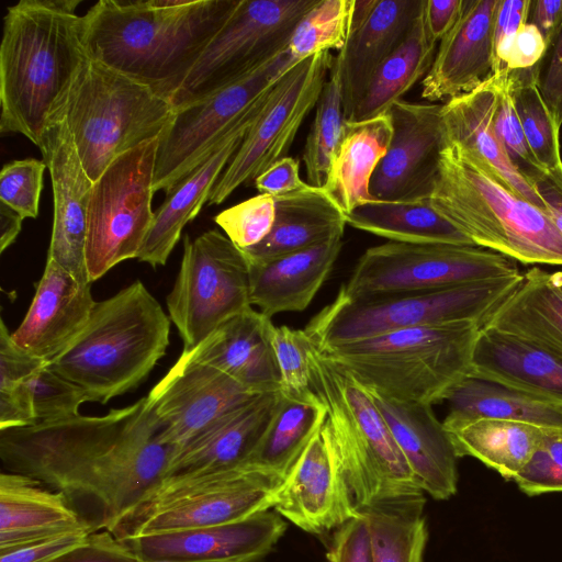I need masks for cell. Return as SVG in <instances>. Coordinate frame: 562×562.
Returning a JSON list of instances; mask_svg holds the SVG:
<instances>
[{
    "label": "cell",
    "mask_w": 562,
    "mask_h": 562,
    "mask_svg": "<svg viewBox=\"0 0 562 562\" xmlns=\"http://www.w3.org/2000/svg\"><path fill=\"white\" fill-rule=\"evenodd\" d=\"M310 342L304 329L273 327L272 347L280 373V391L286 397L306 398L314 394L308 362Z\"/></svg>",
    "instance_id": "cell-47"
},
{
    "label": "cell",
    "mask_w": 562,
    "mask_h": 562,
    "mask_svg": "<svg viewBox=\"0 0 562 562\" xmlns=\"http://www.w3.org/2000/svg\"><path fill=\"white\" fill-rule=\"evenodd\" d=\"M80 0H21L3 18L0 133L37 147L88 59Z\"/></svg>",
    "instance_id": "cell-3"
},
{
    "label": "cell",
    "mask_w": 562,
    "mask_h": 562,
    "mask_svg": "<svg viewBox=\"0 0 562 562\" xmlns=\"http://www.w3.org/2000/svg\"><path fill=\"white\" fill-rule=\"evenodd\" d=\"M159 137L115 158L93 182L87 223L89 282L137 259L154 221L151 209Z\"/></svg>",
    "instance_id": "cell-11"
},
{
    "label": "cell",
    "mask_w": 562,
    "mask_h": 562,
    "mask_svg": "<svg viewBox=\"0 0 562 562\" xmlns=\"http://www.w3.org/2000/svg\"><path fill=\"white\" fill-rule=\"evenodd\" d=\"M557 273H558V277H559V279H560L561 283H562V268L558 269Z\"/></svg>",
    "instance_id": "cell-64"
},
{
    "label": "cell",
    "mask_w": 562,
    "mask_h": 562,
    "mask_svg": "<svg viewBox=\"0 0 562 562\" xmlns=\"http://www.w3.org/2000/svg\"><path fill=\"white\" fill-rule=\"evenodd\" d=\"M272 508L313 535L336 530L359 514L325 422L284 477Z\"/></svg>",
    "instance_id": "cell-18"
},
{
    "label": "cell",
    "mask_w": 562,
    "mask_h": 562,
    "mask_svg": "<svg viewBox=\"0 0 562 562\" xmlns=\"http://www.w3.org/2000/svg\"><path fill=\"white\" fill-rule=\"evenodd\" d=\"M285 530L284 519L268 509L234 522L120 540L139 560L258 562Z\"/></svg>",
    "instance_id": "cell-21"
},
{
    "label": "cell",
    "mask_w": 562,
    "mask_h": 562,
    "mask_svg": "<svg viewBox=\"0 0 562 562\" xmlns=\"http://www.w3.org/2000/svg\"><path fill=\"white\" fill-rule=\"evenodd\" d=\"M501 95V78L494 74L474 90L441 105L448 143L459 145L483 170L516 195L546 214L547 206L535 188L515 169L494 130Z\"/></svg>",
    "instance_id": "cell-25"
},
{
    "label": "cell",
    "mask_w": 562,
    "mask_h": 562,
    "mask_svg": "<svg viewBox=\"0 0 562 562\" xmlns=\"http://www.w3.org/2000/svg\"><path fill=\"white\" fill-rule=\"evenodd\" d=\"M318 0H239L171 98L176 110L243 79L288 48Z\"/></svg>",
    "instance_id": "cell-13"
},
{
    "label": "cell",
    "mask_w": 562,
    "mask_h": 562,
    "mask_svg": "<svg viewBox=\"0 0 562 562\" xmlns=\"http://www.w3.org/2000/svg\"><path fill=\"white\" fill-rule=\"evenodd\" d=\"M282 394V393H281ZM327 409L315 394L292 398L282 394L279 406L247 464L282 480L324 424Z\"/></svg>",
    "instance_id": "cell-40"
},
{
    "label": "cell",
    "mask_w": 562,
    "mask_h": 562,
    "mask_svg": "<svg viewBox=\"0 0 562 562\" xmlns=\"http://www.w3.org/2000/svg\"><path fill=\"white\" fill-rule=\"evenodd\" d=\"M463 0H424V21L429 36L437 43L453 27Z\"/></svg>",
    "instance_id": "cell-59"
},
{
    "label": "cell",
    "mask_w": 562,
    "mask_h": 562,
    "mask_svg": "<svg viewBox=\"0 0 562 562\" xmlns=\"http://www.w3.org/2000/svg\"><path fill=\"white\" fill-rule=\"evenodd\" d=\"M334 55L323 52L295 65L271 89L260 114L213 187L207 205L222 204L286 157L307 114L315 108Z\"/></svg>",
    "instance_id": "cell-16"
},
{
    "label": "cell",
    "mask_w": 562,
    "mask_h": 562,
    "mask_svg": "<svg viewBox=\"0 0 562 562\" xmlns=\"http://www.w3.org/2000/svg\"><path fill=\"white\" fill-rule=\"evenodd\" d=\"M80 529L93 531L63 493L27 475L0 474V550Z\"/></svg>",
    "instance_id": "cell-32"
},
{
    "label": "cell",
    "mask_w": 562,
    "mask_h": 562,
    "mask_svg": "<svg viewBox=\"0 0 562 562\" xmlns=\"http://www.w3.org/2000/svg\"><path fill=\"white\" fill-rule=\"evenodd\" d=\"M281 396V391L256 394L223 414L175 451L166 477L247 464Z\"/></svg>",
    "instance_id": "cell-26"
},
{
    "label": "cell",
    "mask_w": 562,
    "mask_h": 562,
    "mask_svg": "<svg viewBox=\"0 0 562 562\" xmlns=\"http://www.w3.org/2000/svg\"><path fill=\"white\" fill-rule=\"evenodd\" d=\"M484 326L527 340L562 358V283L557 271L532 266Z\"/></svg>",
    "instance_id": "cell-34"
},
{
    "label": "cell",
    "mask_w": 562,
    "mask_h": 562,
    "mask_svg": "<svg viewBox=\"0 0 562 562\" xmlns=\"http://www.w3.org/2000/svg\"><path fill=\"white\" fill-rule=\"evenodd\" d=\"M499 0H463L453 27L441 38L422 80V98L447 102L468 93L496 71L495 18Z\"/></svg>",
    "instance_id": "cell-22"
},
{
    "label": "cell",
    "mask_w": 562,
    "mask_h": 562,
    "mask_svg": "<svg viewBox=\"0 0 562 562\" xmlns=\"http://www.w3.org/2000/svg\"><path fill=\"white\" fill-rule=\"evenodd\" d=\"M90 284L78 281L47 259L31 305L20 326L11 333L14 342L47 362L57 357L78 336L91 315L97 302Z\"/></svg>",
    "instance_id": "cell-23"
},
{
    "label": "cell",
    "mask_w": 562,
    "mask_h": 562,
    "mask_svg": "<svg viewBox=\"0 0 562 562\" xmlns=\"http://www.w3.org/2000/svg\"><path fill=\"white\" fill-rule=\"evenodd\" d=\"M480 328L475 323L422 326L316 348L370 390L432 405L469 376Z\"/></svg>",
    "instance_id": "cell-7"
},
{
    "label": "cell",
    "mask_w": 562,
    "mask_h": 562,
    "mask_svg": "<svg viewBox=\"0 0 562 562\" xmlns=\"http://www.w3.org/2000/svg\"><path fill=\"white\" fill-rule=\"evenodd\" d=\"M273 327L270 317L251 306L225 321L187 352L193 360L227 374L251 394L280 391Z\"/></svg>",
    "instance_id": "cell-27"
},
{
    "label": "cell",
    "mask_w": 562,
    "mask_h": 562,
    "mask_svg": "<svg viewBox=\"0 0 562 562\" xmlns=\"http://www.w3.org/2000/svg\"><path fill=\"white\" fill-rule=\"evenodd\" d=\"M392 137L389 113L363 121H345L342 136L323 188L346 215L372 200V176L386 155Z\"/></svg>",
    "instance_id": "cell-36"
},
{
    "label": "cell",
    "mask_w": 562,
    "mask_h": 562,
    "mask_svg": "<svg viewBox=\"0 0 562 562\" xmlns=\"http://www.w3.org/2000/svg\"><path fill=\"white\" fill-rule=\"evenodd\" d=\"M49 171L54 217L47 259L78 281L90 283L86 265L88 207L92 181L63 120L45 131L38 146Z\"/></svg>",
    "instance_id": "cell-20"
},
{
    "label": "cell",
    "mask_w": 562,
    "mask_h": 562,
    "mask_svg": "<svg viewBox=\"0 0 562 562\" xmlns=\"http://www.w3.org/2000/svg\"><path fill=\"white\" fill-rule=\"evenodd\" d=\"M29 385L36 424L75 417L79 415V407L90 402L80 386L54 372L47 364L32 374Z\"/></svg>",
    "instance_id": "cell-46"
},
{
    "label": "cell",
    "mask_w": 562,
    "mask_h": 562,
    "mask_svg": "<svg viewBox=\"0 0 562 562\" xmlns=\"http://www.w3.org/2000/svg\"><path fill=\"white\" fill-rule=\"evenodd\" d=\"M436 47L437 42L426 30L422 10L406 38L376 71L351 121L386 114L416 82L425 78L435 59Z\"/></svg>",
    "instance_id": "cell-39"
},
{
    "label": "cell",
    "mask_w": 562,
    "mask_h": 562,
    "mask_svg": "<svg viewBox=\"0 0 562 562\" xmlns=\"http://www.w3.org/2000/svg\"><path fill=\"white\" fill-rule=\"evenodd\" d=\"M166 302L183 350L194 349L225 321L251 307L244 252L217 229L194 239L186 235L179 272Z\"/></svg>",
    "instance_id": "cell-14"
},
{
    "label": "cell",
    "mask_w": 562,
    "mask_h": 562,
    "mask_svg": "<svg viewBox=\"0 0 562 562\" xmlns=\"http://www.w3.org/2000/svg\"><path fill=\"white\" fill-rule=\"evenodd\" d=\"M537 89L553 115L562 125V26L547 44L539 63L533 67Z\"/></svg>",
    "instance_id": "cell-52"
},
{
    "label": "cell",
    "mask_w": 562,
    "mask_h": 562,
    "mask_svg": "<svg viewBox=\"0 0 562 562\" xmlns=\"http://www.w3.org/2000/svg\"><path fill=\"white\" fill-rule=\"evenodd\" d=\"M175 451L147 397L102 416L0 430L8 472L63 493L93 531L136 508L166 477Z\"/></svg>",
    "instance_id": "cell-1"
},
{
    "label": "cell",
    "mask_w": 562,
    "mask_h": 562,
    "mask_svg": "<svg viewBox=\"0 0 562 562\" xmlns=\"http://www.w3.org/2000/svg\"><path fill=\"white\" fill-rule=\"evenodd\" d=\"M524 272L432 291L336 299L319 311L305 333L319 349L386 333L451 323L481 327L517 290Z\"/></svg>",
    "instance_id": "cell-9"
},
{
    "label": "cell",
    "mask_w": 562,
    "mask_h": 562,
    "mask_svg": "<svg viewBox=\"0 0 562 562\" xmlns=\"http://www.w3.org/2000/svg\"><path fill=\"white\" fill-rule=\"evenodd\" d=\"M271 89L255 102L245 120L217 148L166 194V199L155 211L153 224L137 257L139 261L154 268L166 265L184 226L207 203L213 187L260 114Z\"/></svg>",
    "instance_id": "cell-29"
},
{
    "label": "cell",
    "mask_w": 562,
    "mask_h": 562,
    "mask_svg": "<svg viewBox=\"0 0 562 562\" xmlns=\"http://www.w3.org/2000/svg\"><path fill=\"white\" fill-rule=\"evenodd\" d=\"M509 89L527 143L538 162L551 170L562 166L560 126L535 83L533 67L509 70Z\"/></svg>",
    "instance_id": "cell-44"
},
{
    "label": "cell",
    "mask_w": 562,
    "mask_h": 562,
    "mask_svg": "<svg viewBox=\"0 0 562 562\" xmlns=\"http://www.w3.org/2000/svg\"><path fill=\"white\" fill-rule=\"evenodd\" d=\"M342 237L249 265V299L262 314L305 310L328 278L342 247Z\"/></svg>",
    "instance_id": "cell-31"
},
{
    "label": "cell",
    "mask_w": 562,
    "mask_h": 562,
    "mask_svg": "<svg viewBox=\"0 0 562 562\" xmlns=\"http://www.w3.org/2000/svg\"><path fill=\"white\" fill-rule=\"evenodd\" d=\"M292 68L285 49L243 79L176 110L172 121L159 136L154 191L171 192Z\"/></svg>",
    "instance_id": "cell-15"
},
{
    "label": "cell",
    "mask_w": 562,
    "mask_h": 562,
    "mask_svg": "<svg viewBox=\"0 0 562 562\" xmlns=\"http://www.w3.org/2000/svg\"><path fill=\"white\" fill-rule=\"evenodd\" d=\"M532 186L544 202L551 222L562 236V166L544 170Z\"/></svg>",
    "instance_id": "cell-60"
},
{
    "label": "cell",
    "mask_w": 562,
    "mask_h": 562,
    "mask_svg": "<svg viewBox=\"0 0 562 562\" xmlns=\"http://www.w3.org/2000/svg\"><path fill=\"white\" fill-rule=\"evenodd\" d=\"M430 205L475 246L517 262L562 268V236L548 214L483 170L448 143Z\"/></svg>",
    "instance_id": "cell-5"
},
{
    "label": "cell",
    "mask_w": 562,
    "mask_h": 562,
    "mask_svg": "<svg viewBox=\"0 0 562 562\" xmlns=\"http://www.w3.org/2000/svg\"><path fill=\"white\" fill-rule=\"evenodd\" d=\"M23 217L3 203H0V251L3 252L16 239L22 228Z\"/></svg>",
    "instance_id": "cell-62"
},
{
    "label": "cell",
    "mask_w": 562,
    "mask_h": 562,
    "mask_svg": "<svg viewBox=\"0 0 562 562\" xmlns=\"http://www.w3.org/2000/svg\"><path fill=\"white\" fill-rule=\"evenodd\" d=\"M527 23L536 25L548 44L562 26V0H531Z\"/></svg>",
    "instance_id": "cell-61"
},
{
    "label": "cell",
    "mask_w": 562,
    "mask_h": 562,
    "mask_svg": "<svg viewBox=\"0 0 562 562\" xmlns=\"http://www.w3.org/2000/svg\"><path fill=\"white\" fill-rule=\"evenodd\" d=\"M252 395L227 374L182 350L146 397L162 428L164 441L177 450Z\"/></svg>",
    "instance_id": "cell-19"
},
{
    "label": "cell",
    "mask_w": 562,
    "mask_h": 562,
    "mask_svg": "<svg viewBox=\"0 0 562 562\" xmlns=\"http://www.w3.org/2000/svg\"><path fill=\"white\" fill-rule=\"evenodd\" d=\"M531 0H499L494 31L496 71L507 70L506 61L518 30L528 22Z\"/></svg>",
    "instance_id": "cell-56"
},
{
    "label": "cell",
    "mask_w": 562,
    "mask_h": 562,
    "mask_svg": "<svg viewBox=\"0 0 562 562\" xmlns=\"http://www.w3.org/2000/svg\"><path fill=\"white\" fill-rule=\"evenodd\" d=\"M238 2L100 0L82 15L87 56L171 100Z\"/></svg>",
    "instance_id": "cell-2"
},
{
    "label": "cell",
    "mask_w": 562,
    "mask_h": 562,
    "mask_svg": "<svg viewBox=\"0 0 562 562\" xmlns=\"http://www.w3.org/2000/svg\"><path fill=\"white\" fill-rule=\"evenodd\" d=\"M326 558L327 562H373L371 532L363 513L335 530Z\"/></svg>",
    "instance_id": "cell-53"
},
{
    "label": "cell",
    "mask_w": 562,
    "mask_h": 562,
    "mask_svg": "<svg viewBox=\"0 0 562 562\" xmlns=\"http://www.w3.org/2000/svg\"><path fill=\"white\" fill-rule=\"evenodd\" d=\"M469 376L562 406V358L492 327L477 333Z\"/></svg>",
    "instance_id": "cell-30"
},
{
    "label": "cell",
    "mask_w": 562,
    "mask_h": 562,
    "mask_svg": "<svg viewBox=\"0 0 562 562\" xmlns=\"http://www.w3.org/2000/svg\"><path fill=\"white\" fill-rule=\"evenodd\" d=\"M441 105L402 99L391 106L392 137L370 182L372 200H429L448 145Z\"/></svg>",
    "instance_id": "cell-17"
},
{
    "label": "cell",
    "mask_w": 562,
    "mask_h": 562,
    "mask_svg": "<svg viewBox=\"0 0 562 562\" xmlns=\"http://www.w3.org/2000/svg\"><path fill=\"white\" fill-rule=\"evenodd\" d=\"M423 5L424 0H378L371 14L350 31L335 56L345 121L352 120L376 71L406 38Z\"/></svg>",
    "instance_id": "cell-28"
},
{
    "label": "cell",
    "mask_w": 562,
    "mask_h": 562,
    "mask_svg": "<svg viewBox=\"0 0 562 562\" xmlns=\"http://www.w3.org/2000/svg\"><path fill=\"white\" fill-rule=\"evenodd\" d=\"M133 551L108 530L91 532L79 546L49 562H138Z\"/></svg>",
    "instance_id": "cell-55"
},
{
    "label": "cell",
    "mask_w": 562,
    "mask_h": 562,
    "mask_svg": "<svg viewBox=\"0 0 562 562\" xmlns=\"http://www.w3.org/2000/svg\"><path fill=\"white\" fill-rule=\"evenodd\" d=\"M355 0H318L296 24L288 45L292 66L330 49L340 50L350 33Z\"/></svg>",
    "instance_id": "cell-45"
},
{
    "label": "cell",
    "mask_w": 562,
    "mask_h": 562,
    "mask_svg": "<svg viewBox=\"0 0 562 562\" xmlns=\"http://www.w3.org/2000/svg\"><path fill=\"white\" fill-rule=\"evenodd\" d=\"M514 481L529 496L562 492V428L549 429Z\"/></svg>",
    "instance_id": "cell-51"
},
{
    "label": "cell",
    "mask_w": 562,
    "mask_h": 562,
    "mask_svg": "<svg viewBox=\"0 0 562 562\" xmlns=\"http://www.w3.org/2000/svg\"><path fill=\"white\" fill-rule=\"evenodd\" d=\"M47 364L12 339L4 321L0 319V430L36 424L29 379Z\"/></svg>",
    "instance_id": "cell-43"
},
{
    "label": "cell",
    "mask_w": 562,
    "mask_h": 562,
    "mask_svg": "<svg viewBox=\"0 0 562 562\" xmlns=\"http://www.w3.org/2000/svg\"><path fill=\"white\" fill-rule=\"evenodd\" d=\"M459 458L472 457L514 480L552 427L529 423L475 418L442 422Z\"/></svg>",
    "instance_id": "cell-35"
},
{
    "label": "cell",
    "mask_w": 562,
    "mask_h": 562,
    "mask_svg": "<svg viewBox=\"0 0 562 562\" xmlns=\"http://www.w3.org/2000/svg\"><path fill=\"white\" fill-rule=\"evenodd\" d=\"M546 40L539 29L531 24H524L516 33L506 68L508 70H525L535 67L544 54Z\"/></svg>",
    "instance_id": "cell-58"
},
{
    "label": "cell",
    "mask_w": 562,
    "mask_h": 562,
    "mask_svg": "<svg viewBox=\"0 0 562 562\" xmlns=\"http://www.w3.org/2000/svg\"><path fill=\"white\" fill-rule=\"evenodd\" d=\"M368 390L424 493L437 501L453 496L459 457L432 405L401 402Z\"/></svg>",
    "instance_id": "cell-24"
},
{
    "label": "cell",
    "mask_w": 562,
    "mask_h": 562,
    "mask_svg": "<svg viewBox=\"0 0 562 562\" xmlns=\"http://www.w3.org/2000/svg\"><path fill=\"white\" fill-rule=\"evenodd\" d=\"M353 228L406 244L472 245L473 241L427 201L370 200L347 214Z\"/></svg>",
    "instance_id": "cell-37"
},
{
    "label": "cell",
    "mask_w": 562,
    "mask_h": 562,
    "mask_svg": "<svg viewBox=\"0 0 562 562\" xmlns=\"http://www.w3.org/2000/svg\"><path fill=\"white\" fill-rule=\"evenodd\" d=\"M254 182L260 194L273 198L299 191L308 184L300 178L299 161L288 156L274 162Z\"/></svg>",
    "instance_id": "cell-57"
},
{
    "label": "cell",
    "mask_w": 562,
    "mask_h": 562,
    "mask_svg": "<svg viewBox=\"0 0 562 562\" xmlns=\"http://www.w3.org/2000/svg\"><path fill=\"white\" fill-rule=\"evenodd\" d=\"M45 161L35 158L12 160L0 172V203L24 220L38 216Z\"/></svg>",
    "instance_id": "cell-50"
},
{
    "label": "cell",
    "mask_w": 562,
    "mask_h": 562,
    "mask_svg": "<svg viewBox=\"0 0 562 562\" xmlns=\"http://www.w3.org/2000/svg\"><path fill=\"white\" fill-rule=\"evenodd\" d=\"M139 560V559H138ZM138 562H196V561H182V560H170V559H157V560H139Z\"/></svg>",
    "instance_id": "cell-63"
},
{
    "label": "cell",
    "mask_w": 562,
    "mask_h": 562,
    "mask_svg": "<svg viewBox=\"0 0 562 562\" xmlns=\"http://www.w3.org/2000/svg\"><path fill=\"white\" fill-rule=\"evenodd\" d=\"M175 113L170 100L88 57L52 122L64 121L93 183L120 155L159 137Z\"/></svg>",
    "instance_id": "cell-8"
},
{
    "label": "cell",
    "mask_w": 562,
    "mask_h": 562,
    "mask_svg": "<svg viewBox=\"0 0 562 562\" xmlns=\"http://www.w3.org/2000/svg\"><path fill=\"white\" fill-rule=\"evenodd\" d=\"M170 318L140 280L97 302L70 345L47 367L108 403L138 386L165 356Z\"/></svg>",
    "instance_id": "cell-4"
},
{
    "label": "cell",
    "mask_w": 562,
    "mask_h": 562,
    "mask_svg": "<svg viewBox=\"0 0 562 562\" xmlns=\"http://www.w3.org/2000/svg\"><path fill=\"white\" fill-rule=\"evenodd\" d=\"M91 532L74 530L0 550V562H49L82 543Z\"/></svg>",
    "instance_id": "cell-54"
},
{
    "label": "cell",
    "mask_w": 562,
    "mask_h": 562,
    "mask_svg": "<svg viewBox=\"0 0 562 562\" xmlns=\"http://www.w3.org/2000/svg\"><path fill=\"white\" fill-rule=\"evenodd\" d=\"M344 122L341 77L334 56L303 149L310 186H324L342 136Z\"/></svg>",
    "instance_id": "cell-42"
},
{
    "label": "cell",
    "mask_w": 562,
    "mask_h": 562,
    "mask_svg": "<svg viewBox=\"0 0 562 562\" xmlns=\"http://www.w3.org/2000/svg\"><path fill=\"white\" fill-rule=\"evenodd\" d=\"M273 199L276 218L271 232L257 246L241 250L249 265L263 263L342 237L347 215L323 187L307 184Z\"/></svg>",
    "instance_id": "cell-33"
},
{
    "label": "cell",
    "mask_w": 562,
    "mask_h": 562,
    "mask_svg": "<svg viewBox=\"0 0 562 562\" xmlns=\"http://www.w3.org/2000/svg\"><path fill=\"white\" fill-rule=\"evenodd\" d=\"M520 272L517 261L479 246L389 241L364 251L338 295L432 291Z\"/></svg>",
    "instance_id": "cell-12"
},
{
    "label": "cell",
    "mask_w": 562,
    "mask_h": 562,
    "mask_svg": "<svg viewBox=\"0 0 562 562\" xmlns=\"http://www.w3.org/2000/svg\"><path fill=\"white\" fill-rule=\"evenodd\" d=\"M282 482L252 464L168 476L109 531L126 539L238 521L271 509Z\"/></svg>",
    "instance_id": "cell-10"
},
{
    "label": "cell",
    "mask_w": 562,
    "mask_h": 562,
    "mask_svg": "<svg viewBox=\"0 0 562 562\" xmlns=\"http://www.w3.org/2000/svg\"><path fill=\"white\" fill-rule=\"evenodd\" d=\"M308 362L358 510L425 495L369 390L312 340Z\"/></svg>",
    "instance_id": "cell-6"
},
{
    "label": "cell",
    "mask_w": 562,
    "mask_h": 562,
    "mask_svg": "<svg viewBox=\"0 0 562 562\" xmlns=\"http://www.w3.org/2000/svg\"><path fill=\"white\" fill-rule=\"evenodd\" d=\"M276 218L274 199L257 194L233 205L214 217V222L240 250L260 244L271 232Z\"/></svg>",
    "instance_id": "cell-49"
},
{
    "label": "cell",
    "mask_w": 562,
    "mask_h": 562,
    "mask_svg": "<svg viewBox=\"0 0 562 562\" xmlns=\"http://www.w3.org/2000/svg\"><path fill=\"white\" fill-rule=\"evenodd\" d=\"M508 74V69L497 72L501 78V95L494 116V130L512 165L532 186L546 169L535 158L527 143L510 93Z\"/></svg>",
    "instance_id": "cell-48"
},
{
    "label": "cell",
    "mask_w": 562,
    "mask_h": 562,
    "mask_svg": "<svg viewBox=\"0 0 562 562\" xmlns=\"http://www.w3.org/2000/svg\"><path fill=\"white\" fill-rule=\"evenodd\" d=\"M446 401L454 419L497 418L562 428V406L521 391L475 378H465Z\"/></svg>",
    "instance_id": "cell-38"
},
{
    "label": "cell",
    "mask_w": 562,
    "mask_h": 562,
    "mask_svg": "<svg viewBox=\"0 0 562 562\" xmlns=\"http://www.w3.org/2000/svg\"><path fill=\"white\" fill-rule=\"evenodd\" d=\"M425 495L359 509L369 521L373 562H423L428 530Z\"/></svg>",
    "instance_id": "cell-41"
}]
</instances>
